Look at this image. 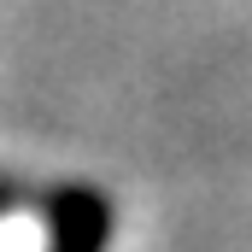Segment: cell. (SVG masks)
Wrapping results in <instances>:
<instances>
[{
    "mask_svg": "<svg viewBox=\"0 0 252 252\" xmlns=\"http://www.w3.org/2000/svg\"><path fill=\"white\" fill-rule=\"evenodd\" d=\"M82 247V199L47 211L41 199L0 205V252H76Z\"/></svg>",
    "mask_w": 252,
    "mask_h": 252,
    "instance_id": "6da1fadb",
    "label": "cell"
}]
</instances>
